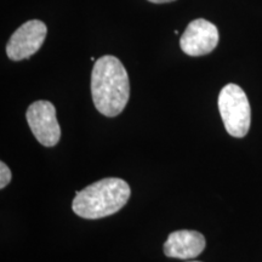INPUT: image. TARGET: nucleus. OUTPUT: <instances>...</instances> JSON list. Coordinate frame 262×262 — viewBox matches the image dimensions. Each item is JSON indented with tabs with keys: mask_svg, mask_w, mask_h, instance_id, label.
Returning a JSON list of instances; mask_svg holds the SVG:
<instances>
[{
	"mask_svg": "<svg viewBox=\"0 0 262 262\" xmlns=\"http://www.w3.org/2000/svg\"><path fill=\"white\" fill-rule=\"evenodd\" d=\"M72 209L80 217L97 220L122 210L129 201L131 189L126 181L107 178L75 193Z\"/></svg>",
	"mask_w": 262,
	"mask_h": 262,
	"instance_id": "obj_2",
	"label": "nucleus"
},
{
	"mask_svg": "<svg viewBox=\"0 0 262 262\" xmlns=\"http://www.w3.org/2000/svg\"><path fill=\"white\" fill-rule=\"evenodd\" d=\"M189 262H201V261H189Z\"/></svg>",
	"mask_w": 262,
	"mask_h": 262,
	"instance_id": "obj_10",
	"label": "nucleus"
},
{
	"mask_svg": "<svg viewBox=\"0 0 262 262\" xmlns=\"http://www.w3.org/2000/svg\"><path fill=\"white\" fill-rule=\"evenodd\" d=\"M219 29L204 18H196L187 26L180 38V47L189 56L210 54L219 44Z\"/></svg>",
	"mask_w": 262,
	"mask_h": 262,
	"instance_id": "obj_6",
	"label": "nucleus"
},
{
	"mask_svg": "<svg viewBox=\"0 0 262 262\" xmlns=\"http://www.w3.org/2000/svg\"><path fill=\"white\" fill-rule=\"evenodd\" d=\"M91 96L96 110L106 117H117L130 96L129 75L116 56L106 55L95 61L91 72Z\"/></svg>",
	"mask_w": 262,
	"mask_h": 262,
	"instance_id": "obj_1",
	"label": "nucleus"
},
{
	"mask_svg": "<svg viewBox=\"0 0 262 262\" xmlns=\"http://www.w3.org/2000/svg\"><path fill=\"white\" fill-rule=\"evenodd\" d=\"M204 249V235L191 229H181L170 233L163 247L166 256L180 260H189L199 256Z\"/></svg>",
	"mask_w": 262,
	"mask_h": 262,
	"instance_id": "obj_7",
	"label": "nucleus"
},
{
	"mask_svg": "<svg viewBox=\"0 0 262 262\" xmlns=\"http://www.w3.org/2000/svg\"><path fill=\"white\" fill-rule=\"evenodd\" d=\"M11 178L12 175L9 166L4 162L0 163V188L4 189L11 181Z\"/></svg>",
	"mask_w": 262,
	"mask_h": 262,
	"instance_id": "obj_8",
	"label": "nucleus"
},
{
	"mask_svg": "<svg viewBox=\"0 0 262 262\" xmlns=\"http://www.w3.org/2000/svg\"><path fill=\"white\" fill-rule=\"evenodd\" d=\"M27 123L33 135L45 147H54L61 139V127L56 118V108L49 101L39 100L28 107Z\"/></svg>",
	"mask_w": 262,
	"mask_h": 262,
	"instance_id": "obj_4",
	"label": "nucleus"
},
{
	"mask_svg": "<svg viewBox=\"0 0 262 262\" xmlns=\"http://www.w3.org/2000/svg\"><path fill=\"white\" fill-rule=\"evenodd\" d=\"M217 104L229 135L237 139L247 135L250 129L251 110L244 90L235 84H227L220 91Z\"/></svg>",
	"mask_w": 262,
	"mask_h": 262,
	"instance_id": "obj_3",
	"label": "nucleus"
},
{
	"mask_svg": "<svg viewBox=\"0 0 262 262\" xmlns=\"http://www.w3.org/2000/svg\"><path fill=\"white\" fill-rule=\"evenodd\" d=\"M47 25L39 19L25 22L9 39L6 54L12 61H22L38 52L47 37Z\"/></svg>",
	"mask_w": 262,
	"mask_h": 262,
	"instance_id": "obj_5",
	"label": "nucleus"
},
{
	"mask_svg": "<svg viewBox=\"0 0 262 262\" xmlns=\"http://www.w3.org/2000/svg\"><path fill=\"white\" fill-rule=\"evenodd\" d=\"M150 3H155V4H165V3L175 2V0H148Z\"/></svg>",
	"mask_w": 262,
	"mask_h": 262,
	"instance_id": "obj_9",
	"label": "nucleus"
}]
</instances>
